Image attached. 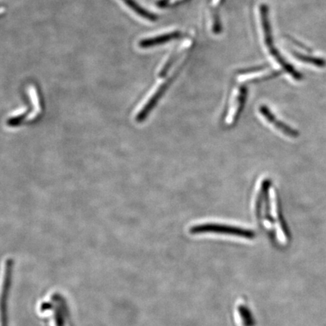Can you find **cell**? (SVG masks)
Listing matches in <instances>:
<instances>
[{
  "instance_id": "4",
  "label": "cell",
  "mask_w": 326,
  "mask_h": 326,
  "mask_svg": "<svg viewBox=\"0 0 326 326\" xmlns=\"http://www.w3.org/2000/svg\"><path fill=\"white\" fill-rule=\"evenodd\" d=\"M167 87L168 83L162 84V86H160V87L159 88V89L156 91V93H154V95L151 97V98L147 101L146 105L143 107L142 110H141V111L138 113V115H137V120H138V122H141V121L144 120V119L147 117V115L150 113V110L153 109V107L156 105L158 101L160 99L163 93L166 92Z\"/></svg>"
},
{
  "instance_id": "7",
  "label": "cell",
  "mask_w": 326,
  "mask_h": 326,
  "mask_svg": "<svg viewBox=\"0 0 326 326\" xmlns=\"http://www.w3.org/2000/svg\"><path fill=\"white\" fill-rule=\"evenodd\" d=\"M238 311H239L242 326L255 325V321H254L253 316H252L249 307H246L244 304H239L238 307Z\"/></svg>"
},
{
  "instance_id": "1",
  "label": "cell",
  "mask_w": 326,
  "mask_h": 326,
  "mask_svg": "<svg viewBox=\"0 0 326 326\" xmlns=\"http://www.w3.org/2000/svg\"><path fill=\"white\" fill-rule=\"evenodd\" d=\"M192 234H199V233H220V234L231 235V236H239L244 239H252L255 237V233L252 230H246L240 227H232L221 224H202V225L194 226L190 230Z\"/></svg>"
},
{
  "instance_id": "5",
  "label": "cell",
  "mask_w": 326,
  "mask_h": 326,
  "mask_svg": "<svg viewBox=\"0 0 326 326\" xmlns=\"http://www.w3.org/2000/svg\"><path fill=\"white\" fill-rule=\"evenodd\" d=\"M178 37H180V33L174 32V33H167V34L151 38V39H143L140 42L139 45L141 48L152 47V46H159V45L163 44L167 42L173 40Z\"/></svg>"
},
{
  "instance_id": "2",
  "label": "cell",
  "mask_w": 326,
  "mask_h": 326,
  "mask_svg": "<svg viewBox=\"0 0 326 326\" xmlns=\"http://www.w3.org/2000/svg\"><path fill=\"white\" fill-rule=\"evenodd\" d=\"M267 12H267V6L263 5L262 7H261V18H262L263 28H264V33H265L266 43H267V47H268L271 55L276 58V61H279V64L282 66L283 68L286 69V71L290 73L294 77L296 78L297 79H299L301 76L289 64L286 62L285 60L281 57L279 52L273 46Z\"/></svg>"
},
{
  "instance_id": "3",
  "label": "cell",
  "mask_w": 326,
  "mask_h": 326,
  "mask_svg": "<svg viewBox=\"0 0 326 326\" xmlns=\"http://www.w3.org/2000/svg\"><path fill=\"white\" fill-rule=\"evenodd\" d=\"M260 112H261L262 116L268 121L269 123L273 124L276 129H279L282 133L285 134L286 135L289 137H297L298 136V132L292 129V128L289 127V126L285 124V123L281 122L279 119H276V116L270 111L268 108L265 106H262L260 108Z\"/></svg>"
},
{
  "instance_id": "6",
  "label": "cell",
  "mask_w": 326,
  "mask_h": 326,
  "mask_svg": "<svg viewBox=\"0 0 326 326\" xmlns=\"http://www.w3.org/2000/svg\"><path fill=\"white\" fill-rule=\"evenodd\" d=\"M123 1L124 2L125 4L127 5L135 13L138 14V15L142 17V18L149 20L150 21H155L157 19L156 15H153V13H150L149 11L143 9L142 7H141V6H139L134 0H123Z\"/></svg>"
}]
</instances>
